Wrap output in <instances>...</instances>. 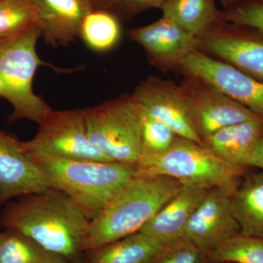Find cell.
Here are the masks:
<instances>
[{"mask_svg": "<svg viewBox=\"0 0 263 263\" xmlns=\"http://www.w3.org/2000/svg\"><path fill=\"white\" fill-rule=\"evenodd\" d=\"M209 190L183 186L177 195L144 224L140 232L168 245L184 238V230Z\"/></svg>", "mask_w": 263, "mask_h": 263, "instance_id": "obj_16", "label": "cell"}, {"mask_svg": "<svg viewBox=\"0 0 263 263\" xmlns=\"http://www.w3.org/2000/svg\"><path fill=\"white\" fill-rule=\"evenodd\" d=\"M5 92V86L3 84V81H2L1 78H0V96L3 97Z\"/></svg>", "mask_w": 263, "mask_h": 263, "instance_id": "obj_32", "label": "cell"}, {"mask_svg": "<svg viewBox=\"0 0 263 263\" xmlns=\"http://www.w3.org/2000/svg\"><path fill=\"white\" fill-rule=\"evenodd\" d=\"M84 114L91 143L115 162L136 165L143 155L141 111L133 95L84 109Z\"/></svg>", "mask_w": 263, "mask_h": 263, "instance_id": "obj_6", "label": "cell"}, {"mask_svg": "<svg viewBox=\"0 0 263 263\" xmlns=\"http://www.w3.org/2000/svg\"><path fill=\"white\" fill-rule=\"evenodd\" d=\"M235 190L228 187L209 190L186 224L184 238L205 253H210L240 232L230 203V196Z\"/></svg>", "mask_w": 263, "mask_h": 263, "instance_id": "obj_12", "label": "cell"}, {"mask_svg": "<svg viewBox=\"0 0 263 263\" xmlns=\"http://www.w3.org/2000/svg\"><path fill=\"white\" fill-rule=\"evenodd\" d=\"M221 1L226 6H230V5H235L236 3L246 1V0H221Z\"/></svg>", "mask_w": 263, "mask_h": 263, "instance_id": "obj_31", "label": "cell"}, {"mask_svg": "<svg viewBox=\"0 0 263 263\" xmlns=\"http://www.w3.org/2000/svg\"><path fill=\"white\" fill-rule=\"evenodd\" d=\"M221 18L226 23L255 29L263 34V0L230 7L221 11Z\"/></svg>", "mask_w": 263, "mask_h": 263, "instance_id": "obj_27", "label": "cell"}, {"mask_svg": "<svg viewBox=\"0 0 263 263\" xmlns=\"http://www.w3.org/2000/svg\"><path fill=\"white\" fill-rule=\"evenodd\" d=\"M127 37L141 45L152 65L163 71L180 67L200 50V41L172 19L163 16L154 23L128 31Z\"/></svg>", "mask_w": 263, "mask_h": 263, "instance_id": "obj_11", "label": "cell"}, {"mask_svg": "<svg viewBox=\"0 0 263 263\" xmlns=\"http://www.w3.org/2000/svg\"><path fill=\"white\" fill-rule=\"evenodd\" d=\"M182 188L168 176L137 175L90 221L84 252L140 231Z\"/></svg>", "mask_w": 263, "mask_h": 263, "instance_id": "obj_2", "label": "cell"}, {"mask_svg": "<svg viewBox=\"0 0 263 263\" xmlns=\"http://www.w3.org/2000/svg\"><path fill=\"white\" fill-rule=\"evenodd\" d=\"M248 167H257L263 171V133L254 148Z\"/></svg>", "mask_w": 263, "mask_h": 263, "instance_id": "obj_29", "label": "cell"}, {"mask_svg": "<svg viewBox=\"0 0 263 263\" xmlns=\"http://www.w3.org/2000/svg\"><path fill=\"white\" fill-rule=\"evenodd\" d=\"M50 187L22 141L0 129V208L16 197Z\"/></svg>", "mask_w": 263, "mask_h": 263, "instance_id": "obj_13", "label": "cell"}, {"mask_svg": "<svg viewBox=\"0 0 263 263\" xmlns=\"http://www.w3.org/2000/svg\"><path fill=\"white\" fill-rule=\"evenodd\" d=\"M41 37L37 26L27 32L0 41V78L5 86L3 98L13 107L8 123L29 119L39 124L51 109L32 89L33 79L41 66L48 65L38 57L37 40Z\"/></svg>", "mask_w": 263, "mask_h": 263, "instance_id": "obj_5", "label": "cell"}, {"mask_svg": "<svg viewBox=\"0 0 263 263\" xmlns=\"http://www.w3.org/2000/svg\"><path fill=\"white\" fill-rule=\"evenodd\" d=\"M176 137L177 136L167 124L141 112L143 155H156L165 152L173 144Z\"/></svg>", "mask_w": 263, "mask_h": 263, "instance_id": "obj_25", "label": "cell"}, {"mask_svg": "<svg viewBox=\"0 0 263 263\" xmlns=\"http://www.w3.org/2000/svg\"><path fill=\"white\" fill-rule=\"evenodd\" d=\"M160 9L163 16L172 19L197 38L212 32L224 22L216 0H167Z\"/></svg>", "mask_w": 263, "mask_h": 263, "instance_id": "obj_20", "label": "cell"}, {"mask_svg": "<svg viewBox=\"0 0 263 263\" xmlns=\"http://www.w3.org/2000/svg\"><path fill=\"white\" fill-rule=\"evenodd\" d=\"M36 26L37 16L32 0H0V41Z\"/></svg>", "mask_w": 263, "mask_h": 263, "instance_id": "obj_24", "label": "cell"}, {"mask_svg": "<svg viewBox=\"0 0 263 263\" xmlns=\"http://www.w3.org/2000/svg\"><path fill=\"white\" fill-rule=\"evenodd\" d=\"M136 167L138 174L168 176L183 186L208 190L236 188L247 167L227 163L206 147L179 136L165 152L142 155Z\"/></svg>", "mask_w": 263, "mask_h": 263, "instance_id": "obj_4", "label": "cell"}, {"mask_svg": "<svg viewBox=\"0 0 263 263\" xmlns=\"http://www.w3.org/2000/svg\"><path fill=\"white\" fill-rule=\"evenodd\" d=\"M132 95L142 113L162 121L176 136L203 146L195 130L180 86L173 81L150 76L137 86Z\"/></svg>", "mask_w": 263, "mask_h": 263, "instance_id": "obj_10", "label": "cell"}, {"mask_svg": "<svg viewBox=\"0 0 263 263\" xmlns=\"http://www.w3.org/2000/svg\"><path fill=\"white\" fill-rule=\"evenodd\" d=\"M68 259L53 253L18 230L0 233V263H67Z\"/></svg>", "mask_w": 263, "mask_h": 263, "instance_id": "obj_21", "label": "cell"}, {"mask_svg": "<svg viewBox=\"0 0 263 263\" xmlns=\"http://www.w3.org/2000/svg\"><path fill=\"white\" fill-rule=\"evenodd\" d=\"M167 0H114L108 10L119 20L133 18L150 8H160Z\"/></svg>", "mask_w": 263, "mask_h": 263, "instance_id": "obj_28", "label": "cell"}, {"mask_svg": "<svg viewBox=\"0 0 263 263\" xmlns=\"http://www.w3.org/2000/svg\"><path fill=\"white\" fill-rule=\"evenodd\" d=\"M79 37L91 51H110L120 39V21L109 10H92L85 17Z\"/></svg>", "mask_w": 263, "mask_h": 263, "instance_id": "obj_22", "label": "cell"}, {"mask_svg": "<svg viewBox=\"0 0 263 263\" xmlns=\"http://www.w3.org/2000/svg\"><path fill=\"white\" fill-rule=\"evenodd\" d=\"M263 263V239L238 233L208 254V263Z\"/></svg>", "mask_w": 263, "mask_h": 263, "instance_id": "obj_23", "label": "cell"}, {"mask_svg": "<svg viewBox=\"0 0 263 263\" xmlns=\"http://www.w3.org/2000/svg\"><path fill=\"white\" fill-rule=\"evenodd\" d=\"M41 37L52 47H65L79 37L89 0H32Z\"/></svg>", "mask_w": 263, "mask_h": 263, "instance_id": "obj_14", "label": "cell"}, {"mask_svg": "<svg viewBox=\"0 0 263 263\" xmlns=\"http://www.w3.org/2000/svg\"><path fill=\"white\" fill-rule=\"evenodd\" d=\"M29 156L50 187L67 194L90 221L138 175L136 165L122 162Z\"/></svg>", "mask_w": 263, "mask_h": 263, "instance_id": "obj_3", "label": "cell"}, {"mask_svg": "<svg viewBox=\"0 0 263 263\" xmlns=\"http://www.w3.org/2000/svg\"><path fill=\"white\" fill-rule=\"evenodd\" d=\"M164 246L138 231L100 248L86 251L81 258L84 263H151Z\"/></svg>", "mask_w": 263, "mask_h": 263, "instance_id": "obj_18", "label": "cell"}, {"mask_svg": "<svg viewBox=\"0 0 263 263\" xmlns=\"http://www.w3.org/2000/svg\"><path fill=\"white\" fill-rule=\"evenodd\" d=\"M94 10H108L114 0H89Z\"/></svg>", "mask_w": 263, "mask_h": 263, "instance_id": "obj_30", "label": "cell"}, {"mask_svg": "<svg viewBox=\"0 0 263 263\" xmlns=\"http://www.w3.org/2000/svg\"><path fill=\"white\" fill-rule=\"evenodd\" d=\"M89 222L67 194L51 187L16 197L0 212V228L18 230L71 261L84 254Z\"/></svg>", "mask_w": 263, "mask_h": 263, "instance_id": "obj_1", "label": "cell"}, {"mask_svg": "<svg viewBox=\"0 0 263 263\" xmlns=\"http://www.w3.org/2000/svg\"><path fill=\"white\" fill-rule=\"evenodd\" d=\"M180 68L212 85L228 98L263 118V83L201 50L186 57Z\"/></svg>", "mask_w": 263, "mask_h": 263, "instance_id": "obj_9", "label": "cell"}, {"mask_svg": "<svg viewBox=\"0 0 263 263\" xmlns=\"http://www.w3.org/2000/svg\"><path fill=\"white\" fill-rule=\"evenodd\" d=\"M200 50L219 57L263 83V41L233 32L226 22L198 38Z\"/></svg>", "mask_w": 263, "mask_h": 263, "instance_id": "obj_15", "label": "cell"}, {"mask_svg": "<svg viewBox=\"0 0 263 263\" xmlns=\"http://www.w3.org/2000/svg\"><path fill=\"white\" fill-rule=\"evenodd\" d=\"M38 125L34 138L22 142L28 155L60 160L115 162L89 141L84 110H51Z\"/></svg>", "mask_w": 263, "mask_h": 263, "instance_id": "obj_7", "label": "cell"}, {"mask_svg": "<svg viewBox=\"0 0 263 263\" xmlns=\"http://www.w3.org/2000/svg\"><path fill=\"white\" fill-rule=\"evenodd\" d=\"M230 203L240 233L263 239V171L243 176Z\"/></svg>", "mask_w": 263, "mask_h": 263, "instance_id": "obj_19", "label": "cell"}, {"mask_svg": "<svg viewBox=\"0 0 263 263\" xmlns=\"http://www.w3.org/2000/svg\"><path fill=\"white\" fill-rule=\"evenodd\" d=\"M151 263H208V254L186 238L164 246Z\"/></svg>", "mask_w": 263, "mask_h": 263, "instance_id": "obj_26", "label": "cell"}, {"mask_svg": "<svg viewBox=\"0 0 263 263\" xmlns=\"http://www.w3.org/2000/svg\"><path fill=\"white\" fill-rule=\"evenodd\" d=\"M180 87L202 144L205 139L221 128L257 116L196 76H187Z\"/></svg>", "mask_w": 263, "mask_h": 263, "instance_id": "obj_8", "label": "cell"}, {"mask_svg": "<svg viewBox=\"0 0 263 263\" xmlns=\"http://www.w3.org/2000/svg\"><path fill=\"white\" fill-rule=\"evenodd\" d=\"M263 133V118L257 117L215 132L203 146L227 163L248 167L254 148Z\"/></svg>", "mask_w": 263, "mask_h": 263, "instance_id": "obj_17", "label": "cell"}, {"mask_svg": "<svg viewBox=\"0 0 263 263\" xmlns=\"http://www.w3.org/2000/svg\"><path fill=\"white\" fill-rule=\"evenodd\" d=\"M67 263H84V262H83L82 258L80 257V258L75 259V260L69 261V262Z\"/></svg>", "mask_w": 263, "mask_h": 263, "instance_id": "obj_33", "label": "cell"}]
</instances>
